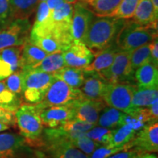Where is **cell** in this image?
Here are the masks:
<instances>
[{
    "label": "cell",
    "mask_w": 158,
    "mask_h": 158,
    "mask_svg": "<svg viewBox=\"0 0 158 158\" xmlns=\"http://www.w3.org/2000/svg\"><path fill=\"white\" fill-rule=\"evenodd\" d=\"M125 19L102 17L92 21L82 42L94 56L115 43L116 36Z\"/></svg>",
    "instance_id": "1"
},
{
    "label": "cell",
    "mask_w": 158,
    "mask_h": 158,
    "mask_svg": "<svg viewBox=\"0 0 158 158\" xmlns=\"http://www.w3.org/2000/svg\"><path fill=\"white\" fill-rule=\"evenodd\" d=\"M157 38V27L135 23L125 19L116 36L115 44L120 51L132 52L142 45L151 43Z\"/></svg>",
    "instance_id": "2"
},
{
    "label": "cell",
    "mask_w": 158,
    "mask_h": 158,
    "mask_svg": "<svg viewBox=\"0 0 158 158\" xmlns=\"http://www.w3.org/2000/svg\"><path fill=\"white\" fill-rule=\"evenodd\" d=\"M21 70L23 72V98L29 103H38L43 100L47 90L56 78L52 73L37 72L31 69Z\"/></svg>",
    "instance_id": "3"
},
{
    "label": "cell",
    "mask_w": 158,
    "mask_h": 158,
    "mask_svg": "<svg viewBox=\"0 0 158 158\" xmlns=\"http://www.w3.org/2000/svg\"><path fill=\"white\" fill-rule=\"evenodd\" d=\"M40 111L35 104H23L15 112V120L21 135L30 141H37L43 133Z\"/></svg>",
    "instance_id": "4"
},
{
    "label": "cell",
    "mask_w": 158,
    "mask_h": 158,
    "mask_svg": "<svg viewBox=\"0 0 158 158\" xmlns=\"http://www.w3.org/2000/svg\"><path fill=\"white\" fill-rule=\"evenodd\" d=\"M137 86L130 83H106L102 100L109 107L132 115L137 108L132 106V100Z\"/></svg>",
    "instance_id": "5"
},
{
    "label": "cell",
    "mask_w": 158,
    "mask_h": 158,
    "mask_svg": "<svg viewBox=\"0 0 158 158\" xmlns=\"http://www.w3.org/2000/svg\"><path fill=\"white\" fill-rule=\"evenodd\" d=\"M85 99L79 89L70 87L64 81L55 79L47 90L43 100L35 106L40 110L53 106H69L78 100Z\"/></svg>",
    "instance_id": "6"
},
{
    "label": "cell",
    "mask_w": 158,
    "mask_h": 158,
    "mask_svg": "<svg viewBox=\"0 0 158 158\" xmlns=\"http://www.w3.org/2000/svg\"><path fill=\"white\" fill-rule=\"evenodd\" d=\"M134 70L130 62V52L119 51L109 68L97 73L105 82L130 83L133 79Z\"/></svg>",
    "instance_id": "7"
},
{
    "label": "cell",
    "mask_w": 158,
    "mask_h": 158,
    "mask_svg": "<svg viewBox=\"0 0 158 158\" xmlns=\"http://www.w3.org/2000/svg\"><path fill=\"white\" fill-rule=\"evenodd\" d=\"M94 126L96 125L73 118L59 127L45 130V139L47 145L65 141L72 143L77 137L86 133Z\"/></svg>",
    "instance_id": "8"
},
{
    "label": "cell",
    "mask_w": 158,
    "mask_h": 158,
    "mask_svg": "<svg viewBox=\"0 0 158 158\" xmlns=\"http://www.w3.org/2000/svg\"><path fill=\"white\" fill-rule=\"evenodd\" d=\"M31 25L29 19L13 20L0 30V49L22 46L28 41Z\"/></svg>",
    "instance_id": "9"
},
{
    "label": "cell",
    "mask_w": 158,
    "mask_h": 158,
    "mask_svg": "<svg viewBox=\"0 0 158 158\" xmlns=\"http://www.w3.org/2000/svg\"><path fill=\"white\" fill-rule=\"evenodd\" d=\"M131 148L135 147L143 152H157L158 150L157 122H148L136 133L130 142Z\"/></svg>",
    "instance_id": "10"
},
{
    "label": "cell",
    "mask_w": 158,
    "mask_h": 158,
    "mask_svg": "<svg viewBox=\"0 0 158 158\" xmlns=\"http://www.w3.org/2000/svg\"><path fill=\"white\" fill-rule=\"evenodd\" d=\"M93 16L94 15L81 2L73 4L71 21V35L73 41L82 42L92 24Z\"/></svg>",
    "instance_id": "11"
},
{
    "label": "cell",
    "mask_w": 158,
    "mask_h": 158,
    "mask_svg": "<svg viewBox=\"0 0 158 158\" xmlns=\"http://www.w3.org/2000/svg\"><path fill=\"white\" fill-rule=\"evenodd\" d=\"M62 54L65 66L83 69L89 66L94 57L92 51L81 41H73Z\"/></svg>",
    "instance_id": "12"
},
{
    "label": "cell",
    "mask_w": 158,
    "mask_h": 158,
    "mask_svg": "<svg viewBox=\"0 0 158 158\" xmlns=\"http://www.w3.org/2000/svg\"><path fill=\"white\" fill-rule=\"evenodd\" d=\"M70 106L74 111V118L94 125L98 124L100 114L106 107L102 101L87 99L78 100Z\"/></svg>",
    "instance_id": "13"
},
{
    "label": "cell",
    "mask_w": 158,
    "mask_h": 158,
    "mask_svg": "<svg viewBox=\"0 0 158 158\" xmlns=\"http://www.w3.org/2000/svg\"><path fill=\"white\" fill-rule=\"evenodd\" d=\"M40 118L43 125L48 128H55L74 118V111L71 106H53L41 110Z\"/></svg>",
    "instance_id": "14"
},
{
    "label": "cell",
    "mask_w": 158,
    "mask_h": 158,
    "mask_svg": "<svg viewBox=\"0 0 158 158\" xmlns=\"http://www.w3.org/2000/svg\"><path fill=\"white\" fill-rule=\"evenodd\" d=\"M22 46H12L0 49V81L20 70Z\"/></svg>",
    "instance_id": "15"
},
{
    "label": "cell",
    "mask_w": 158,
    "mask_h": 158,
    "mask_svg": "<svg viewBox=\"0 0 158 158\" xmlns=\"http://www.w3.org/2000/svg\"><path fill=\"white\" fill-rule=\"evenodd\" d=\"M27 149V140L22 135L0 134V158H15Z\"/></svg>",
    "instance_id": "16"
},
{
    "label": "cell",
    "mask_w": 158,
    "mask_h": 158,
    "mask_svg": "<svg viewBox=\"0 0 158 158\" xmlns=\"http://www.w3.org/2000/svg\"><path fill=\"white\" fill-rule=\"evenodd\" d=\"M106 82H105L97 73H86L84 84L81 86V92L85 99L97 101H102Z\"/></svg>",
    "instance_id": "17"
},
{
    "label": "cell",
    "mask_w": 158,
    "mask_h": 158,
    "mask_svg": "<svg viewBox=\"0 0 158 158\" xmlns=\"http://www.w3.org/2000/svg\"><path fill=\"white\" fill-rule=\"evenodd\" d=\"M120 50L117 48L115 43L108 48L97 54L95 59H93L92 63L84 68L86 73H99L109 68L113 63L117 53Z\"/></svg>",
    "instance_id": "18"
},
{
    "label": "cell",
    "mask_w": 158,
    "mask_h": 158,
    "mask_svg": "<svg viewBox=\"0 0 158 158\" xmlns=\"http://www.w3.org/2000/svg\"><path fill=\"white\" fill-rule=\"evenodd\" d=\"M130 19L139 24L157 27L158 13L151 0H141Z\"/></svg>",
    "instance_id": "19"
},
{
    "label": "cell",
    "mask_w": 158,
    "mask_h": 158,
    "mask_svg": "<svg viewBox=\"0 0 158 158\" xmlns=\"http://www.w3.org/2000/svg\"><path fill=\"white\" fill-rule=\"evenodd\" d=\"M73 4L63 3L51 11V23L54 28L65 32H71Z\"/></svg>",
    "instance_id": "20"
},
{
    "label": "cell",
    "mask_w": 158,
    "mask_h": 158,
    "mask_svg": "<svg viewBox=\"0 0 158 158\" xmlns=\"http://www.w3.org/2000/svg\"><path fill=\"white\" fill-rule=\"evenodd\" d=\"M122 0H83V5L95 16L114 17Z\"/></svg>",
    "instance_id": "21"
},
{
    "label": "cell",
    "mask_w": 158,
    "mask_h": 158,
    "mask_svg": "<svg viewBox=\"0 0 158 158\" xmlns=\"http://www.w3.org/2000/svg\"><path fill=\"white\" fill-rule=\"evenodd\" d=\"M135 78L137 82L138 87L155 88L158 84V70L157 65L152 62L136 69Z\"/></svg>",
    "instance_id": "22"
},
{
    "label": "cell",
    "mask_w": 158,
    "mask_h": 158,
    "mask_svg": "<svg viewBox=\"0 0 158 158\" xmlns=\"http://www.w3.org/2000/svg\"><path fill=\"white\" fill-rule=\"evenodd\" d=\"M48 54L27 41L22 46L20 70L31 69L39 64Z\"/></svg>",
    "instance_id": "23"
},
{
    "label": "cell",
    "mask_w": 158,
    "mask_h": 158,
    "mask_svg": "<svg viewBox=\"0 0 158 158\" xmlns=\"http://www.w3.org/2000/svg\"><path fill=\"white\" fill-rule=\"evenodd\" d=\"M55 78L64 81L70 87L79 89L84 84L85 73L83 68L64 66L53 73Z\"/></svg>",
    "instance_id": "24"
},
{
    "label": "cell",
    "mask_w": 158,
    "mask_h": 158,
    "mask_svg": "<svg viewBox=\"0 0 158 158\" xmlns=\"http://www.w3.org/2000/svg\"><path fill=\"white\" fill-rule=\"evenodd\" d=\"M127 114L123 113L116 108L105 107L99 116L98 124L100 127L114 130L123 125L127 117Z\"/></svg>",
    "instance_id": "25"
},
{
    "label": "cell",
    "mask_w": 158,
    "mask_h": 158,
    "mask_svg": "<svg viewBox=\"0 0 158 158\" xmlns=\"http://www.w3.org/2000/svg\"><path fill=\"white\" fill-rule=\"evenodd\" d=\"M13 20L29 19L37 9L38 0H9Z\"/></svg>",
    "instance_id": "26"
},
{
    "label": "cell",
    "mask_w": 158,
    "mask_h": 158,
    "mask_svg": "<svg viewBox=\"0 0 158 158\" xmlns=\"http://www.w3.org/2000/svg\"><path fill=\"white\" fill-rule=\"evenodd\" d=\"M54 158H89L70 141L47 145Z\"/></svg>",
    "instance_id": "27"
},
{
    "label": "cell",
    "mask_w": 158,
    "mask_h": 158,
    "mask_svg": "<svg viewBox=\"0 0 158 158\" xmlns=\"http://www.w3.org/2000/svg\"><path fill=\"white\" fill-rule=\"evenodd\" d=\"M64 66L65 63L62 52H56L48 54L39 64L31 69L37 72L53 74Z\"/></svg>",
    "instance_id": "28"
},
{
    "label": "cell",
    "mask_w": 158,
    "mask_h": 158,
    "mask_svg": "<svg viewBox=\"0 0 158 158\" xmlns=\"http://www.w3.org/2000/svg\"><path fill=\"white\" fill-rule=\"evenodd\" d=\"M158 99V88H136L132 100L133 108L149 107Z\"/></svg>",
    "instance_id": "29"
},
{
    "label": "cell",
    "mask_w": 158,
    "mask_h": 158,
    "mask_svg": "<svg viewBox=\"0 0 158 158\" xmlns=\"http://www.w3.org/2000/svg\"><path fill=\"white\" fill-rule=\"evenodd\" d=\"M137 131L130 124H124L112 130L109 144L110 147H122L130 143L135 137Z\"/></svg>",
    "instance_id": "30"
},
{
    "label": "cell",
    "mask_w": 158,
    "mask_h": 158,
    "mask_svg": "<svg viewBox=\"0 0 158 158\" xmlns=\"http://www.w3.org/2000/svg\"><path fill=\"white\" fill-rule=\"evenodd\" d=\"M21 106L20 96L10 92L4 81H0V108L15 113Z\"/></svg>",
    "instance_id": "31"
},
{
    "label": "cell",
    "mask_w": 158,
    "mask_h": 158,
    "mask_svg": "<svg viewBox=\"0 0 158 158\" xmlns=\"http://www.w3.org/2000/svg\"><path fill=\"white\" fill-rule=\"evenodd\" d=\"M28 41L48 54L56 52H64V49L60 43L54 37L50 36H35L29 35Z\"/></svg>",
    "instance_id": "32"
},
{
    "label": "cell",
    "mask_w": 158,
    "mask_h": 158,
    "mask_svg": "<svg viewBox=\"0 0 158 158\" xmlns=\"http://www.w3.org/2000/svg\"><path fill=\"white\" fill-rule=\"evenodd\" d=\"M130 62L134 70L146 64L152 62L150 54V43L142 45L130 52Z\"/></svg>",
    "instance_id": "33"
},
{
    "label": "cell",
    "mask_w": 158,
    "mask_h": 158,
    "mask_svg": "<svg viewBox=\"0 0 158 158\" xmlns=\"http://www.w3.org/2000/svg\"><path fill=\"white\" fill-rule=\"evenodd\" d=\"M72 143L88 157H89L93 153L97 148L102 146L89 138L85 133L79 135L76 139H74Z\"/></svg>",
    "instance_id": "34"
},
{
    "label": "cell",
    "mask_w": 158,
    "mask_h": 158,
    "mask_svg": "<svg viewBox=\"0 0 158 158\" xmlns=\"http://www.w3.org/2000/svg\"><path fill=\"white\" fill-rule=\"evenodd\" d=\"M112 130L107 129L102 127L94 126L92 129L86 132V135L100 145H108L109 144Z\"/></svg>",
    "instance_id": "35"
},
{
    "label": "cell",
    "mask_w": 158,
    "mask_h": 158,
    "mask_svg": "<svg viewBox=\"0 0 158 158\" xmlns=\"http://www.w3.org/2000/svg\"><path fill=\"white\" fill-rule=\"evenodd\" d=\"M4 83L10 92L20 96L23 90V72L21 70H16L5 78Z\"/></svg>",
    "instance_id": "36"
},
{
    "label": "cell",
    "mask_w": 158,
    "mask_h": 158,
    "mask_svg": "<svg viewBox=\"0 0 158 158\" xmlns=\"http://www.w3.org/2000/svg\"><path fill=\"white\" fill-rule=\"evenodd\" d=\"M141 0H122L114 17L122 19H130Z\"/></svg>",
    "instance_id": "37"
},
{
    "label": "cell",
    "mask_w": 158,
    "mask_h": 158,
    "mask_svg": "<svg viewBox=\"0 0 158 158\" xmlns=\"http://www.w3.org/2000/svg\"><path fill=\"white\" fill-rule=\"evenodd\" d=\"M130 149H131L130 143L124 146H122V147H112L108 145H102L97 148L89 158H108L119 152Z\"/></svg>",
    "instance_id": "38"
},
{
    "label": "cell",
    "mask_w": 158,
    "mask_h": 158,
    "mask_svg": "<svg viewBox=\"0 0 158 158\" xmlns=\"http://www.w3.org/2000/svg\"><path fill=\"white\" fill-rule=\"evenodd\" d=\"M13 21L9 0H0V30L7 27Z\"/></svg>",
    "instance_id": "39"
},
{
    "label": "cell",
    "mask_w": 158,
    "mask_h": 158,
    "mask_svg": "<svg viewBox=\"0 0 158 158\" xmlns=\"http://www.w3.org/2000/svg\"><path fill=\"white\" fill-rule=\"evenodd\" d=\"M51 11L48 8L45 2H40L37 7L36 18L33 25L42 24L51 17Z\"/></svg>",
    "instance_id": "40"
},
{
    "label": "cell",
    "mask_w": 158,
    "mask_h": 158,
    "mask_svg": "<svg viewBox=\"0 0 158 158\" xmlns=\"http://www.w3.org/2000/svg\"><path fill=\"white\" fill-rule=\"evenodd\" d=\"M143 154H144V152L140 151L139 149H135V148L132 149L131 148L130 149L119 152L110 156L108 158H138Z\"/></svg>",
    "instance_id": "41"
},
{
    "label": "cell",
    "mask_w": 158,
    "mask_h": 158,
    "mask_svg": "<svg viewBox=\"0 0 158 158\" xmlns=\"http://www.w3.org/2000/svg\"><path fill=\"white\" fill-rule=\"evenodd\" d=\"M15 121V116L13 113L0 108V122L7 124H13Z\"/></svg>",
    "instance_id": "42"
},
{
    "label": "cell",
    "mask_w": 158,
    "mask_h": 158,
    "mask_svg": "<svg viewBox=\"0 0 158 158\" xmlns=\"http://www.w3.org/2000/svg\"><path fill=\"white\" fill-rule=\"evenodd\" d=\"M150 54H151V61L153 64L158 66V40L157 38L150 43Z\"/></svg>",
    "instance_id": "43"
},
{
    "label": "cell",
    "mask_w": 158,
    "mask_h": 158,
    "mask_svg": "<svg viewBox=\"0 0 158 158\" xmlns=\"http://www.w3.org/2000/svg\"><path fill=\"white\" fill-rule=\"evenodd\" d=\"M149 114L153 122H157L158 118V99L156 100L151 106L148 107Z\"/></svg>",
    "instance_id": "44"
},
{
    "label": "cell",
    "mask_w": 158,
    "mask_h": 158,
    "mask_svg": "<svg viewBox=\"0 0 158 158\" xmlns=\"http://www.w3.org/2000/svg\"><path fill=\"white\" fill-rule=\"evenodd\" d=\"M48 5V8L50 9L51 11H53L54 9H56V7H58L59 6L62 5L63 3H64V0H47L45 2Z\"/></svg>",
    "instance_id": "45"
},
{
    "label": "cell",
    "mask_w": 158,
    "mask_h": 158,
    "mask_svg": "<svg viewBox=\"0 0 158 158\" xmlns=\"http://www.w3.org/2000/svg\"><path fill=\"white\" fill-rule=\"evenodd\" d=\"M138 158H157V156L153 155V154H149V153H144L143 155L140 156Z\"/></svg>",
    "instance_id": "46"
},
{
    "label": "cell",
    "mask_w": 158,
    "mask_h": 158,
    "mask_svg": "<svg viewBox=\"0 0 158 158\" xmlns=\"http://www.w3.org/2000/svg\"><path fill=\"white\" fill-rule=\"evenodd\" d=\"M10 127V125L7 124L3 123V122H0V132L5 131Z\"/></svg>",
    "instance_id": "47"
},
{
    "label": "cell",
    "mask_w": 158,
    "mask_h": 158,
    "mask_svg": "<svg viewBox=\"0 0 158 158\" xmlns=\"http://www.w3.org/2000/svg\"><path fill=\"white\" fill-rule=\"evenodd\" d=\"M156 12L158 13V0H151Z\"/></svg>",
    "instance_id": "48"
},
{
    "label": "cell",
    "mask_w": 158,
    "mask_h": 158,
    "mask_svg": "<svg viewBox=\"0 0 158 158\" xmlns=\"http://www.w3.org/2000/svg\"><path fill=\"white\" fill-rule=\"evenodd\" d=\"M65 2L70 3V4H75L76 2H78V0H64Z\"/></svg>",
    "instance_id": "49"
},
{
    "label": "cell",
    "mask_w": 158,
    "mask_h": 158,
    "mask_svg": "<svg viewBox=\"0 0 158 158\" xmlns=\"http://www.w3.org/2000/svg\"><path fill=\"white\" fill-rule=\"evenodd\" d=\"M39 2H46L47 0H38Z\"/></svg>",
    "instance_id": "50"
},
{
    "label": "cell",
    "mask_w": 158,
    "mask_h": 158,
    "mask_svg": "<svg viewBox=\"0 0 158 158\" xmlns=\"http://www.w3.org/2000/svg\"><path fill=\"white\" fill-rule=\"evenodd\" d=\"M78 1H79V2H81V1H83V0H78Z\"/></svg>",
    "instance_id": "51"
}]
</instances>
